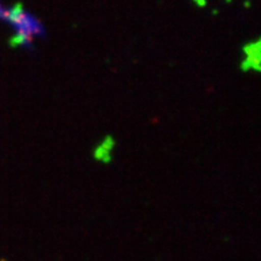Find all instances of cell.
Segmentation results:
<instances>
[{"label":"cell","instance_id":"6da1fadb","mask_svg":"<svg viewBox=\"0 0 261 261\" xmlns=\"http://www.w3.org/2000/svg\"><path fill=\"white\" fill-rule=\"evenodd\" d=\"M8 16L17 32V39L21 44H32L39 37H41L42 27L39 21L24 10H11Z\"/></svg>","mask_w":261,"mask_h":261}]
</instances>
